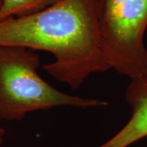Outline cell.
<instances>
[{
    "label": "cell",
    "mask_w": 147,
    "mask_h": 147,
    "mask_svg": "<svg viewBox=\"0 0 147 147\" xmlns=\"http://www.w3.org/2000/svg\"><path fill=\"white\" fill-rule=\"evenodd\" d=\"M4 137H5V130L3 127L0 126V146L3 145V141H4Z\"/></svg>",
    "instance_id": "obj_6"
},
{
    "label": "cell",
    "mask_w": 147,
    "mask_h": 147,
    "mask_svg": "<svg viewBox=\"0 0 147 147\" xmlns=\"http://www.w3.org/2000/svg\"><path fill=\"white\" fill-rule=\"evenodd\" d=\"M2 3H3V0H0V7H1V6H2Z\"/></svg>",
    "instance_id": "obj_7"
},
{
    "label": "cell",
    "mask_w": 147,
    "mask_h": 147,
    "mask_svg": "<svg viewBox=\"0 0 147 147\" xmlns=\"http://www.w3.org/2000/svg\"><path fill=\"white\" fill-rule=\"evenodd\" d=\"M147 0H100L101 47L110 68L131 79L147 74Z\"/></svg>",
    "instance_id": "obj_3"
},
{
    "label": "cell",
    "mask_w": 147,
    "mask_h": 147,
    "mask_svg": "<svg viewBox=\"0 0 147 147\" xmlns=\"http://www.w3.org/2000/svg\"><path fill=\"white\" fill-rule=\"evenodd\" d=\"M61 0H3L0 21L26 16L47 8Z\"/></svg>",
    "instance_id": "obj_5"
},
{
    "label": "cell",
    "mask_w": 147,
    "mask_h": 147,
    "mask_svg": "<svg viewBox=\"0 0 147 147\" xmlns=\"http://www.w3.org/2000/svg\"><path fill=\"white\" fill-rule=\"evenodd\" d=\"M100 0H61L26 16L0 21V46L52 53L42 65L50 75L78 88L90 75L110 69L101 47Z\"/></svg>",
    "instance_id": "obj_1"
},
{
    "label": "cell",
    "mask_w": 147,
    "mask_h": 147,
    "mask_svg": "<svg viewBox=\"0 0 147 147\" xmlns=\"http://www.w3.org/2000/svg\"><path fill=\"white\" fill-rule=\"evenodd\" d=\"M125 98L131 108V117L120 131L99 147H127L147 137V74L131 79Z\"/></svg>",
    "instance_id": "obj_4"
},
{
    "label": "cell",
    "mask_w": 147,
    "mask_h": 147,
    "mask_svg": "<svg viewBox=\"0 0 147 147\" xmlns=\"http://www.w3.org/2000/svg\"><path fill=\"white\" fill-rule=\"evenodd\" d=\"M39 65L40 57L34 50L0 46V120H21L29 113L57 106L84 109L108 105L55 88L39 75Z\"/></svg>",
    "instance_id": "obj_2"
}]
</instances>
